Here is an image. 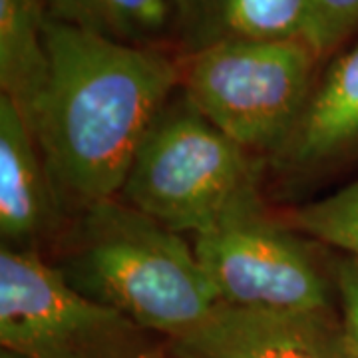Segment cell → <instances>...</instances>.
<instances>
[{"label": "cell", "instance_id": "obj_7", "mask_svg": "<svg viewBox=\"0 0 358 358\" xmlns=\"http://www.w3.org/2000/svg\"><path fill=\"white\" fill-rule=\"evenodd\" d=\"M171 358H358L334 310H263L219 305L183 336Z\"/></svg>", "mask_w": 358, "mask_h": 358}, {"label": "cell", "instance_id": "obj_15", "mask_svg": "<svg viewBox=\"0 0 358 358\" xmlns=\"http://www.w3.org/2000/svg\"><path fill=\"white\" fill-rule=\"evenodd\" d=\"M334 287L341 305V320L358 352V259L343 255L334 261Z\"/></svg>", "mask_w": 358, "mask_h": 358}, {"label": "cell", "instance_id": "obj_12", "mask_svg": "<svg viewBox=\"0 0 358 358\" xmlns=\"http://www.w3.org/2000/svg\"><path fill=\"white\" fill-rule=\"evenodd\" d=\"M48 18L103 38L173 52V0H40Z\"/></svg>", "mask_w": 358, "mask_h": 358}, {"label": "cell", "instance_id": "obj_2", "mask_svg": "<svg viewBox=\"0 0 358 358\" xmlns=\"http://www.w3.org/2000/svg\"><path fill=\"white\" fill-rule=\"evenodd\" d=\"M64 282L166 336H183L221 305L195 247L120 197L72 217L46 259Z\"/></svg>", "mask_w": 358, "mask_h": 358}, {"label": "cell", "instance_id": "obj_1", "mask_svg": "<svg viewBox=\"0 0 358 358\" xmlns=\"http://www.w3.org/2000/svg\"><path fill=\"white\" fill-rule=\"evenodd\" d=\"M50 80L30 129L68 217L114 199L157 112L179 90V58L48 18Z\"/></svg>", "mask_w": 358, "mask_h": 358}, {"label": "cell", "instance_id": "obj_5", "mask_svg": "<svg viewBox=\"0 0 358 358\" xmlns=\"http://www.w3.org/2000/svg\"><path fill=\"white\" fill-rule=\"evenodd\" d=\"M193 247L223 305L263 310H334V263L324 245L267 205L265 189L247 195Z\"/></svg>", "mask_w": 358, "mask_h": 358}, {"label": "cell", "instance_id": "obj_6", "mask_svg": "<svg viewBox=\"0 0 358 358\" xmlns=\"http://www.w3.org/2000/svg\"><path fill=\"white\" fill-rule=\"evenodd\" d=\"M0 346L28 358H171L166 336L76 293L44 257L6 247Z\"/></svg>", "mask_w": 358, "mask_h": 358}, {"label": "cell", "instance_id": "obj_11", "mask_svg": "<svg viewBox=\"0 0 358 358\" xmlns=\"http://www.w3.org/2000/svg\"><path fill=\"white\" fill-rule=\"evenodd\" d=\"M48 14L40 0H0V96L30 126L50 80Z\"/></svg>", "mask_w": 358, "mask_h": 358}, {"label": "cell", "instance_id": "obj_3", "mask_svg": "<svg viewBox=\"0 0 358 358\" xmlns=\"http://www.w3.org/2000/svg\"><path fill=\"white\" fill-rule=\"evenodd\" d=\"M267 162L249 154L178 90L131 159L120 199L181 235H201L265 189Z\"/></svg>", "mask_w": 358, "mask_h": 358}, {"label": "cell", "instance_id": "obj_8", "mask_svg": "<svg viewBox=\"0 0 358 358\" xmlns=\"http://www.w3.org/2000/svg\"><path fill=\"white\" fill-rule=\"evenodd\" d=\"M358 164V42L320 72L291 138L267 162L282 192L308 189Z\"/></svg>", "mask_w": 358, "mask_h": 358}, {"label": "cell", "instance_id": "obj_4", "mask_svg": "<svg viewBox=\"0 0 358 358\" xmlns=\"http://www.w3.org/2000/svg\"><path fill=\"white\" fill-rule=\"evenodd\" d=\"M179 58V90L249 154L268 162L291 138L322 62L305 38L225 42Z\"/></svg>", "mask_w": 358, "mask_h": 358}, {"label": "cell", "instance_id": "obj_9", "mask_svg": "<svg viewBox=\"0 0 358 358\" xmlns=\"http://www.w3.org/2000/svg\"><path fill=\"white\" fill-rule=\"evenodd\" d=\"M70 221L32 129L18 108L0 96V247L48 259Z\"/></svg>", "mask_w": 358, "mask_h": 358}, {"label": "cell", "instance_id": "obj_14", "mask_svg": "<svg viewBox=\"0 0 358 358\" xmlns=\"http://www.w3.org/2000/svg\"><path fill=\"white\" fill-rule=\"evenodd\" d=\"M358 30V0H310L307 42L320 60L333 56Z\"/></svg>", "mask_w": 358, "mask_h": 358}, {"label": "cell", "instance_id": "obj_10", "mask_svg": "<svg viewBox=\"0 0 358 358\" xmlns=\"http://www.w3.org/2000/svg\"><path fill=\"white\" fill-rule=\"evenodd\" d=\"M173 52L243 40H307L310 0H173Z\"/></svg>", "mask_w": 358, "mask_h": 358}, {"label": "cell", "instance_id": "obj_16", "mask_svg": "<svg viewBox=\"0 0 358 358\" xmlns=\"http://www.w3.org/2000/svg\"><path fill=\"white\" fill-rule=\"evenodd\" d=\"M0 358H28L24 355H20V352H14L10 348H2L0 346Z\"/></svg>", "mask_w": 358, "mask_h": 358}, {"label": "cell", "instance_id": "obj_13", "mask_svg": "<svg viewBox=\"0 0 358 358\" xmlns=\"http://www.w3.org/2000/svg\"><path fill=\"white\" fill-rule=\"evenodd\" d=\"M282 217L320 245L358 259V178L329 195L296 205Z\"/></svg>", "mask_w": 358, "mask_h": 358}]
</instances>
